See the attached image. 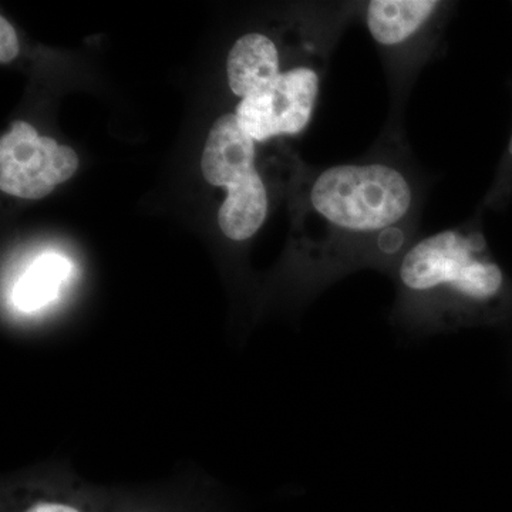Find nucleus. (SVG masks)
Here are the masks:
<instances>
[{
    "mask_svg": "<svg viewBox=\"0 0 512 512\" xmlns=\"http://www.w3.org/2000/svg\"><path fill=\"white\" fill-rule=\"evenodd\" d=\"M421 202L417 175L394 154L325 168L308 192L319 225L313 261L328 278L360 269L390 274L416 239Z\"/></svg>",
    "mask_w": 512,
    "mask_h": 512,
    "instance_id": "obj_1",
    "label": "nucleus"
},
{
    "mask_svg": "<svg viewBox=\"0 0 512 512\" xmlns=\"http://www.w3.org/2000/svg\"><path fill=\"white\" fill-rule=\"evenodd\" d=\"M389 275L396 286L392 322L413 335L480 325L512 301L511 279L478 218L414 239Z\"/></svg>",
    "mask_w": 512,
    "mask_h": 512,
    "instance_id": "obj_2",
    "label": "nucleus"
},
{
    "mask_svg": "<svg viewBox=\"0 0 512 512\" xmlns=\"http://www.w3.org/2000/svg\"><path fill=\"white\" fill-rule=\"evenodd\" d=\"M450 9L451 3L439 0L360 2L357 18L382 52L396 86L429 59Z\"/></svg>",
    "mask_w": 512,
    "mask_h": 512,
    "instance_id": "obj_3",
    "label": "nucleus"
},
{
    "mask_svg": "<svg viewBox=\"0 0 512 512\" xmlns=\"http://www.w3.org/2000/svg\"><path fill=\"white\" fill-rule=\"evenodd\" d=\"M79 157L72 148L42 137L16 121L0 140V190L23 200H40L72 178Z\"/></svg>",
    "mask_w": 512,
    "mask_h": 512,
    "instance_id": "obj_4",
    "label": "nucleus"
},
{
    "mask_svg": "<svg viewBox=\"0 0 512 512\" xmlns=\"http://www.w3.org/2000/svg\"><path fill=\"white\" fill-rule=\"evenodd\" d=\"M320 74L313 66L299 67L279 77L261 94L239 101L235 116L255 143L302 133L312 119Z\"/></svg>",
    "mask_w": 512,
    "mask_h": 512,
    "instance_id": "obj_5",
    "label": "nucleus"
},
{
    "mask_svg": "<svg viewBox=\"0 0 512 512\" xmlns=\"http://www.w3.org/2000/svg\"><path fill=\"white\" fill-rule=\"evenodd\" d=\"M255 160V141L239 126L235 114L215 121L201 158L202 175L208 183L225 188L237 184L256 170Z\"/></svg>",
    "mask_w": 512,
    "mask_h": 512,
    "instance_id": "obj_6",
    "label": "nucleus"
},
{
    "mask_svg": "<svg viewBox=\"0 0 512 512\" xmlns=\"http://www.w3.org/2000/svg\"><path fill=\"white\" fill-rule=\"evenodd\" d=\"M282 70L281 50L272 37L264 33H248L237 40L227 60L228 83L242 99L271 89Z\"/></svg>",
    "mask_w": 512,
    "mask_h": 512,
    "instance_id": "obj_7",
    "label": "nucleus"
},
{
    "mask_svg": "<svg viewBox=\"0 0 512 512\" xmlns=\"http://www.w3.org/2000/svg\"><path fill=\"white\" fill-rule=\"evenodd\" d=\"M218 222L225 237L242 242L254 237L268 217V190L258 170L227 188Z\"/></svg>",
    "mask_w": 512,
    "mask_h": 512,
    "instance_id": "obj_8",
    "label": "nucleus"
},
{
    "mask_svg": "<svg viewBox=\"0 0 512 512\" xmlns=\"http://www.w3.org/2000/svg\"><path fill=\"white\" fill-rule=\"evenodd\" d=\"M69 272L70 264L63 256L46 254L37 258L16 284V308L26 313L39 311L56 298Z\"/></svg>",
    "mask_w": 512,
    "mask_h": 512,
    "instance_id": "obj_9",
    "label": "nucleus"
},
{
    "mask_svg": "<svg viewBox=\"0 0 512 512\" xmlns=\"http://www.w3.org/2000/svg\"><path fill=\"white\" fill-rule=\"evenodd\" d=\"M512 200V134L508 141L497 174H495L490 190L485 194L484 207L488 210H503Z\"/></svg>",
    "mask_w": 512,
    "mask_h": 512,
    "instance_id": "obj_10",
    "label": "nucleus"
},
{
    "mask_svg": "<svg viewBox=\"0 0 512 512\" xmlns=\"http://www.w3.org/2000/svg\"><path fill=\"white\" fill-rule=\"evenodd\" d=\"M13 512H90L87 505L67 494H36L30 500L16 505Z\"/></svg>",
    "mask_w": 512,
    "mask_h": 512,
    "instance_id": "obj_11",
    "label": "nucleus"
},
{
    "mask_svg": "<svg viewBox=\"0 0 512 512\" xmlns=\"http://www.w3.org/2000/svg\"><path fill=\"white\" fill-rule=\"evenodd\" d=\"M19 55L18 36L6 18H0V63L12 62Z\"/></svg>",
    "mask_w": 512,
    "mask_h": 512,
    "instance_id": "obj_12",
    "label": "nucleus"
},
{
    "mask_svg": "<svg viewBox=\"0 0 512 512\" xmlns=\"http://www.w3.org/2000/svg\"><path fill=\"white\" fill-rule=\"evenodd\" d=\"M123 512H153V511L143 510V508H130V510H126Z\"/></svg>",
    "mask_w": 512,
    "mask_h": 512,
    "instance_id": "obj_13",
    "label": "nucleus"
}]
</instances>
